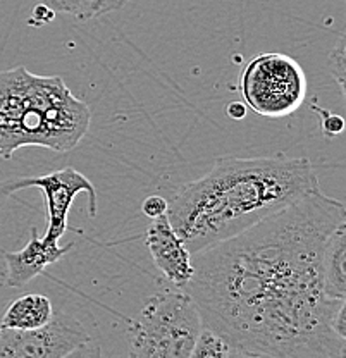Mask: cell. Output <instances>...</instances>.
<instances>
[{
    "label": "cell",
    "instance_id": "cell-1",
    "mask_svg": "<svg viewBox=\"0 0 346 358\" xmlns=\"http://www.w3.org/2000/svg\"><path fill=\"white\" fill-rule=\"evenodd\" d=\"M341 222L343 201L319 189L193 253L183 289L202 326L222 336L233 357L345 358L334 319L346 300L329 298L322 285L324 248Z\"/></svg>",
    "mask_w": 346,
    "mask_h": 358
},
{
    "label": "cell",
    "instance_id": "cell-2",
    "mask_svg": "<svg viewBox=\"0 0 346 358\" xmlns=\"http://www.w3.org/2000/svg\"><path fill=\"white\" fill-rule=\"evenodd\" d=\"M319 189L307 157L226 155L206 176L178 188L167 200V217L193 255Z\"/></svg>",
    "mask_w": 346,
    "mask_h": 358
},
{
    "label": "cell",
    "instance_id": "cell-3",
    "mask_svg": "<svg viewBox=\"0 0 346 358\" xmlns=\"http://www.w3.org/2000/svg\"><path fill=\"white\" fill-rule=\"evenodd\" d=\"M92 110L59 76H38L24 66L0 73V159L20 148L66 154L88 134Z\"/></svg>",
    "mask_w": 346,
    "mask_h": 358
},
{
    "label": "cell",
    "instance_id": "cell-4",
    "mask_svg": "<svg viewBox=\"0 0 346 358\" xmlns=\"http://www.w3.org/2000/svg\"><path fill=\"white\" fill-rule=\"evenodd\" d=\"M202 317L185 289L171 288L145 301L129 320L128 355L136 358H189Z\"/></svg>",
    "mask_w": 346,
    "mask_h": 358
},
{
    "label": "cell",
    "instance_id": "cell-5",
    "mask_svg": "<svg viewBox=\"0 0 346 358\" xmlns=\"http://www.w3.org/2000/svg\"><path fill=\"white\" fill-rule=\"evenodd\" d=\"M240 90L255 114L269 119L288 117L305 103L307 74L291 55L259 54L241 73Z\"/></svg>",
    "mask_w": 346,
    "mask_h": 358
},
{
    "label": "cell",
    "instance_id": "cell-6",
    "mask_svg": "<svg viewBox=\"0 0 346 358\" xmlns=\"http://www.w3.org/2000/svg\"><path fill=\"white\" fill-rule=\"evenodd\" d=\"M100 355L92 336L76 317L54 312L50 320L35 329L2 327L0 358H66Z\"/></svg>",
    "mask_w": 346,
    "mask_h": 358
},
{
    "label": "cell",
    "instance_id": "cell-7",
    "mask_svg": "<svg viewBox=\"0 0 346 358\" xmlns=\"http://www.w3.org/2000/svg\"><path fill=\"white\" fill-rule=\"evenodd\" d=\"M26 188H38L43 193L47 201L48 226L43 240L47 243L59 245V240L68 229V214L74 199L80 193L88 196V214L92 217L96 215V189L87 176L74 167L54 171V173L43 174V176L33 178H17L0 181V193L10 196L13 193Z\"/></svg>",
    "mask_w": 346,
    "mask_h": 358
},
{
    "label": "cell",
    "instance_id": "cell-8",
    "mask_svg": "<svg viewBox=\"0 0 346 358\" xmlns=\"http://www.w3.org/2000/svg\"><path fill=\"white\" fill-rule=\"evenodd\" d=\"M145 243L155 267L162 272L164 278L173 285V288L183 289L193 275L192 252L186 248L167 214L152 219L145 234Z\"/></svg>",
    "mask_w": 346,
    "mask_h": 358
},
{
    "label": "cell",
    "instance_id": "cell-9",
    "mask_svg": "<svg viewBox=\"0 0 346 358\" xmlns=\"http://www.w3.org/2000/svg\"><path fill=\"white\" fill-rule=\"evenodd\" d=\"M73 243L61 246L47 243L38 236L36 227H31V240L23 250L17 252H2L6 260V285L10 288H21L26 282L35 279L52 264L59 262L73 248Z\"/></svg>",
    "mask_w": 346,
    "mask_h": 358
},
{
    "label": "cell",
    "instance_id": "cell-10",
    "mask_svg": "<svg viewBox=\"0 0 346 358\" xmlns=\"http://www.w3.org/2000/svg\"><path fill=\"white\" fill-rule=\"evenodd\" d=\"M346 222H341L327 240L322 255L324 293L334 300H346Z\"/></svg>",
    "mask_w": 346,
    "mask_h": 358
},
{
    "label": "cell",
    "instance_id": "cell-11",
    "mask_svg": "<svg viewBox=\"0 0 346 358\" xmlns=\"http://www.w3.org/2000/svg\"><path fill=\"white\" fill-rule=\"evenodd\" d=\"M54 308L52 301L43 294H24L10 301L2 317V327L28 331L43 326L50 320Z\"/></svg>",
    "mask_w": 346,
    "mask_h": 358
},
{
    "label": "cell",
    "instance_id": "cell-12",
    "mask_svg": "<svg viewBox=\"0 0 346 358\" xmlns=\"http://www.w3.org/2000/svg\"><path fill=\"white\" fill-rule=\"evenodd\" d=\"M55 14H68L78 21H90L122 9L129 0H38Z\"/></svg>",
    "mask_w": 346,
    "mask_h": 358
},
{
    "label": "cell",
    "instance_id": "cell-13",
    "mask_svg": "<svg viewBox=\"0 0 346 358\" xmlns=\"http://www.w3.org/2000/svg\"><path fill=\"white\" fill-rule=\"evenodd\" d=\"M192 357L195 358H229L233 357L229 345L226 339L208 327L202 326L199 336H196L195 346L192 350Z\"/></svg>",
    "mask_w": 346,
    "mask_h": 358
},
{
    "label": "cell",
    "instance_id": "cell-14",
    "mask_svg": "<svg viewBox=\"0 0 346 358\" xmlns=\"http://www.w3.org/2000/svg\"><path fill=\"white\" fill-rule=\"evenodd\" d=\"M345 45H346V40H345V35H340V38H338L336 45H334V48L331 50L329 54V73L331 76L336 80L338 87H340V92L341 95L345 96V81H346V50H345Z\"/></svg>",
    "mask_w": 346,
    "mask_h": 358
},
{
    "label": "cell",
    "instance_id": "cell-15",
    "mask_svg": "<svg viewBox=\"0 0 346 358\" xmlns=\"http://www.w3.org/2000/svg\"><path fill=\"white\" fill-rule=\"evenodd\" d=\"M312 110L317 115H321V129L326 138L333 140V138L340 136L345 131V119L340 114H333V112H329L327 109L317 107L315 103H312Z\"/></svg>",
    "mask_w": 346,
    "mask_h": 358
},
{
    "label": "cell",
    "instance_id": "cell-16",
    "mask_svg": "<svg viewBox=\"0 0 346 358\" xmlns=\"http://www.w3.org/2000/svg\"><path fill=\"white\" fill-rule=\"evenodd\" d=\"M141 210L150 219L167 214V199H164L161 195H150L141 203Z\"/></svg>",
    "mask_w": 346,
    "mask_h": 358
},
{
    "label": "cell",
    "instance_id": "cell-17",
    "mask_svg": "<svg viewBox=\"0 0 346 358\" xmlns=\"http://www.w3.org/2000/svg\"><path fill=\"white\" fill-rule=\"evenodd\" d=\"M54 17H55L54 10H52L48 6H45V3L38 2V6L33 9L31 20H29L28 22L31 26H42V24H45V22H50Z\"/></svg>",
    "mask_w": 346,
    "mask_h": 358
},
{
    "label": "cell",
    "instance_id": "cell-18",
    "mask_svg": "<svg viewBox=\"0 0 346 358\" xmlns=\"http://www.w3.org/2000/svg\"><path fill=\"white\" fill-rule=\"evenodd\" d=\"M247 112V106H243L241 102H231L228 106V115L231 119H243Z\"/></svg>",
    "mask_w": 346,
    "mask_h": 358
},
{
    "label": "cell",
    "instance_id": "cell-19",
    "mask_svg": "<svg viewBox=\"0 0 346 358\" xmlns=\"http://www.w3.org/2000/svg\"><path fill=\"white\" fill-rule=\"evenodd\" d=\"M7 196L3 195V193H0V208H2V205H3V200H6Z\"/></svg>",
    "mask_w": 346,
    "mask_h": 358
},
{
    "label": "cell",
    "instance_id": "cell-20",
    "mask_svg": "<svg viewBox=\"0 0 346 358\" xmlns=\"http://www.w3.org/2000/svg\"><path fill=\"white\" fill-rule=\"evenodd\" d=\"M0 331H2V324H0Z\"/></svg>",
    "mask_w": 346,
    "mask_h": 358
}]
</instances>
